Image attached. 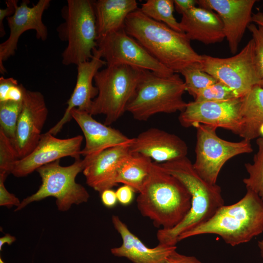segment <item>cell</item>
<instances>
[{"label":"cell","mask_w":263,"mask_h":263,"mask_svg":"<svg viewBox=\"0 0 263 263\" xmlns=\"http://www.w3.org/2000/svg\"><path fill=\"white\" fill-rule=\"evenodd\" d=\"M60 160L44 165L38 171L41 179V184L36 192L24 198L15 211L19 210L29 204L39 201L48 197L56 199L57 209L61 211L68 210L73 205L87 202L90 195L82 185L77 183L75 178L89 163L88 160L75 159L68 166H62Z\"/></svg>","instance_id":"8"},{"label":"cell","mask_w":263,"mask_h":263,"mask_svg":"<svg viewBox=\"0 0 263 263\" xmlns=\"http://www.w3.org/2000/svg\"><path fill=\"white\" fill-rule=\"evenodd\" d=\"M124 29L159 62L175 73L202 62V55L194 50L184 33L152 19L139 8L128 16Z\"/></svg>","instance_id":"1"},{"label":"cell","mask_w":263,"mask_h":263,"mask_svg":"<svg viewBox=\"0 0 263 263\" xmlns=\"http://www.w3.org/2000/svg\"><path fill=\"white\" fill-rule=\"evenodd\" d=\"M241 97L236 92L222 82L216 83L199 92L194 97L196 102L222 101Z\"/></svg>","instance_id":"30"},{"label":"cell","mask_w":263,"mask_h":263,"mask_svg":"<svg viewBox=\"0 0 263 263\" xmlns=\"http://www.w3.org/2000/svg\"><path fill=\"white\" fill-rule=\"evenodd\" d=\"M130 145L107 149L92 160L83 170L87 184L100 194L117 186L118 169L132 153Z\"/></svg>","instance_id":"21"},{"label":"cell","mask_w":263,"mask_h":263,"mask_svg":"<svg viewBox=\"0 0 263 263\" xmlns=\"http://www.w3.org/2000/svg\"><path fill=\"white\" fill-rule=\"evenodd\" d=\"M5 178L0 177V206L11 208L13 206L19 207L21 202L18 198L10 193L4 186Z\"/></svg>","instance_id":"34"},{"label":"cell","mask_w":263,"mask_h":263,"mask_svg":"<svg viewBox=\"0 0 263 263\" xmlns=\"http://www.w3.org/2000/svg\"><path fill=\"white\" fill-rule=\"evenodd\" d=\"M258 247L259 248L261 257L263 260V240H259L258 242Z\"/></svg>","instance_id":"42"},{"label":"cell","mask_w":263,"mask_h":263,"mask_svg":"<svg viewBox=\"0 0 263 263\" xmlns=\"http://www.w3.org/2000/svg\"><path fill=\"white\" fill-rule=\"evenodd\" d=\"M242 98L222 101H192L178 117L185 128L202 124L230 131L238 135L241 130Z\"/></svg>","instance_id":"12"},{"label":"cell","mask_w":263,"mask_h":263,"mask_svg":"<svg viewBox=\"0 0 263 263\" xmlns=\"http://www.w3.org/2000/svg\"><path fill=\"white\" fill-rule=\"evenodd\" d=\"M146 70L125 64L107 65L94 78L98 94L93 100L90 114H103L105 124L116 122L127 107Z\"/></svg>","instance_id":"6"},{"label":"cell","mask_w":263,"mask_h":263,"mask_svg":"<svg viewBox=\"0 0 263 263\" xmlns=\"http://www.w3.org/2000/svg\"><path fill=\"white\" fill-rule=\"evenodd\" d=\"M83 140V137L80 135L59 139L48 132L42 134L35 149L15 162L11 173L17 177H24L40 167L63 157L80 159Z\"/></svg>","instance_id":"14"},{"label":"cell","mask_w":263,"mask_h":263,"mask_svg":"<svg viewBox=\"0 0 263 263\" xmlns=\"http://www.w3.org/2000/svg\"><path fill=\"white\" fill-rule=\"evenodd\" d=\"M174 0H147L139 9L146 16L156 21L163 23L173 30L183 32L179 22L173 15Z\"/></svg>","instance_id":"26"},{"label":"cell","mask_w":263,"mask_h":263,"mask_svg":"<svg viewBox=\"0 0 263 263\" xmlns=\"http://www.w3.org/2000/svg\"><path fill=\"white\" fill-rule=\"evenodd\" d=\"M97 44L106 66L125 64L166 76L175 73L128 34L124 28L98 38Z\"/></svg>","instance_id":"11"},{"label":"cell","mask_w":263,"mask_h":263,"mask_svg":"<svg viewBox=\"0 0 263 263\" xmlns=\"http://www.w3.org/2000/svg\"><path fill=\"white\" fill-rule=\"evenodd\" d=\"M70 115L83 133L86 143L80 154L84 158L92 160L107 149L130 144L132 141V138L127 137L119 130L98 122L87 112L75 108Z\"/></svg>","instance_id":"19"},{"label":"cell","mask_w":263,"mask_h":263,"mask_svg":"<svg viewBox=\"0 0 263 263\" xmlns=\"http://www.w3.org/2000/svg\"><path fill=\"white\" fill-rule=\"evenodd\" d=\"M17 0H8L5 1L6 7L0 9V37L5 35L3 20L5 18L11 16L15 13L17 6L18 5Z\"/></svg>","instance_id":"36"},{"label":"cell","mask_w":263,"mask_h":263,"mask_svg":"<svg viewBox=\"0 0 263 263\" xmlns=\"http://www.w3.org/2000/svg\"><path fill=\"white\" fill-rule=\"evenodd\" d=\"M193 127L196 129V158L193 166L198 175L209 184H216L219 173L228 160L253 151L250 141H229L218 136L215 127L202 124Z\"/></svg>","instance_id":"9"},{"label":"cell","mask_w":263,"mask_h":263,"mask_svg":"<svg viewBox=\"0 0 263 263\" xmlns=\"http://www.w3.org/2000/svg\"><path fill=\"white\" fill-rule=\"evenodd\" d=\"M50 2V0H39L30 7L28 6L29 0H23L17 6L14 14L6 18L10 33L7 39L0 44L1 74L6 73L3 61L15 55L19 38L24 32L34 30L38 39L43 41L46 40L48 33L46 26L43 22L42 16Z\"/></svg>","instance_id":"13"},{"label":"cell","mask_w":263,"mask_h":263,"mask_svg":"<svg viewBox=\"0 0 263 263\" xmlns=\"http://www.w3.org/2000/svg\"><path fill=\"white\" fill-rule=\"evenodd\" d=\"M200 64L196 63L189 65L179 73L184 77L186 91L193 98L199 92L218 81L202 70Z\"/></svg>","instance_id":"28"},{"label":"cell","mask_w":263,"mask_h":263,"mask_svg":"<svg viewBox=\"0 0 263 263\" xmlns=\"http://www.w3.org/2000/svg\"><path fill=\"white\" fill-rule=\"evenodd\" d=\"M159 164L178 179L191 196V208L184 219L175 227L159 229L157 233L159 244L176 245L181 234L209 220L224 205V200L221 187L201 178L187 156Z\"/></svg>","instance_id":"3"},{"label":"cell","mask_w":263,"mask_h":263,"mask_svg":"<svg viewBox=\"0 0 263 263\" xmlns=\"http://www.w3.org/2000/svg\"><path fill=\"white\" fill-rule=\"evenodd\" d=\"M139 193L136 201L141 214L163 229L179 224L191 208V196L187 188L156 163Z\"/></svg>","instance_id":"2"},{"label":"cell","mask_w":263,"mask_h":263,"mask_svg":"<svg viewBox=\"0 0 263 263\" xmlns=\"http://www.w3.org/2000/svg\"><path fill=\"white\" fill-rule=\"evenodd\" d=\"M106 62L97 48L93 51L92 58L77 65L76 81L73 92L67 102V107L59 121L47 132L56 135L63 127L72 119L71 111L75 108L90 113L93 100L98 94V90L93 85L96 73Z\"/></svg>","instance_id":"17"},{"label":"cell","mask_w":263,"mask_h":263,"mask_svg":"<svg viewBox=\"0 0 263 263\" xmlns=\"http://www.w3.org/2000/svg\"><path fill=\"white\" fill-rule=\"evenodd\" d=\"M174 4L177 12L182 15L197 5L196 0H174Z\"/></svg>","instance_id":"39"},{"label":"cell","mask_w":263,"mask_h":263,"mask_svg":"<svg viewBox=\"0 0 263 263\" xmlns=\"http://www.w3.org/2000/svg\"><path fill=\"white\" fill-rule=\"evenodd\" d=\"M94 0H68L61 9L64 22L57 28L59 38L67 43L63 51L64 65H77L90 60L98 38Z\"/></svg>","instance_id":"5"},{"label":"cell","mask_w":263,"mask_h":263,"mask_svg":"<svg viewBox=\"0 0 263 263\" xmlns=\"http://www.w3.org/2000/svg\"><path fill=\"white\" fill-rule=\"evenodd\" d=\"M186 91L184 81L178 74L166 76L147 71L126 112L138 121H147L159 113H181L188 103L183 98Z\"/></svg>","instance_id":"7"},{"label":"cell","mask_w":263,"mask_h":263,"mask_svg":"<svg viewBox=\"0 0 263 263\" xmlns=\"http://www.w3.org/2000/svg\"><path fill=\"white\" fill-rule=\"evenodd\" d=\"M153 163L144 155L132 153L118 169L117 184L128 185L139 193L149 179Z\"/></svg>","instance_id":"25"},{"label":"cell","mask_w":263,"mask_h":263,"mask_svg":"<svg viewBox=\"0 0 263 263\" xmlns=\"http://www.w3.org/2000/svg\"><path fill=\"white\" fill-rule=\"evenodd\" d=\"M200 66L202 70L227 85L241 97L261 83L252 38L239 53L229 57L203 55Z\"/></svg>","instance_id":"10"},{"label":"cell","mask_w":263,"mask_h":263,"mask_svg":"<svg viewBox=\"0 0 263 263\" xmlns=\"http://www.w3.org/2000/svg\"><path fill=\"white\" fill-rule=\"evenodd\" d=\"M181 30L190 40L208 45L225 38L224 26L219 16L213 11L195 6L182 15Z\"/></svg>","instance_id":"22"},{"label":"cell","mask_w":263,"mask_h":263,"mask_svg":"<svg viewBox=\"0 0 263 263\" xmlns=\"http://www.w3.org/2000/svg\"><path fill=\"white\" fill-rule=\"evenodd\" d=\"M94 5L97 39L124 28L128 16L139 8L136 0H97Z\"/></svg>","instance_id":"23"},{"label":"cell","mask_w":263,"mask_h":263,"mask_svg":"<svg viewBox=\"0 0 263 263\" xmlns=\"http://www.w3.org/2000/svg\"><path fill=\"white\" fill-rule=\"evenodd\" d=\"M100 194L101 202L105 207L112 208L116 206L118 202L116 192L112 188L104 190Z\"/></svg>","instance_id":"38"},{"label":"cell","mask_w":263,"mask_h":263,"mask_svg":"<svg viewBox=\"0 0 263 263\" xmlns=\"http://www.w3.org/2000/svg\"><path fill=\"white\" fill-rule=\"evenodd\" d=\"M112 221L122 240L120 246L111 249L115 256L126 258L132 263H166L169 256L176 249V245L159 244L154 247H148L130 230L118 216L113 215Z\"/></svg>","instance_id":"20"},{"label":"cell","mask_w":263,"mask_h":263,"mask_svg":"<svg viewBox=\"0 0 263 263\" xmlns=\"http://www.w3.org/2000/svg\"><path fill=\"white\" fill-rule=\"evenodd\" d=\"M48 113V110L42 94L38 91L26 90L13 145L19 159L28 155L37 145Z\"/></svg>","instance_id":"15"},{"label":"cell","mask_w":263,"mask_h":263,"mask_svg":"<svg viewBox=\"0 0 263 263\" xmlns=\"http://www.w3.org/2000/svg\"><path fill=\"white\" fill-rule=\"evenodd\" d=\"M22 105V102L6 101L0 102V129L15 142L17 123Z\"/></svg>","instance_id":"29"},{"label":"cell","mask_w":263,"mask_h":263,"mask_svg":"<svg viewBox=\"0 0 263 263\" xmlns=\"http://www.w3.org/2000/svg\"><path fill=\"white\" fill-rule=\"evenodd\" d=\"M166 263H202L197 258L180 254L174 250L168 257Z\"/></svg>","instance_id":"37"},{"label":"cell","mask_w":263,"mask_h":263,"mask_svg":"<svg viewBox=\"0 0 263 263\" xmlns=\"http://www.w3.org/2000/svg\"><path fill=\"white\" fill-rule=\"evenodd\" d=\"M18 159L13 145L0 129V176L6 179L12 173L14 165Z\"/></svg>","instance_id":"31"},{"label":"cell","mask_w":263,"mask_h":263,"mask_svg":"<svg viewBox=\"0 0 263 263\" xmlns=\"http://www.w3.org/2000/svg\"><path fill=\"white\" fill-rule=\"evenodd\" d=\"M256 0H198V6L214 11L220 17L230 52L236 54L252 22Z\"/></svg>","instance_id":"16"},{"label":"cell","mask_w":263,"mask_h":263,"mask_svg":"<svg viewBox=\"0 0 263 263\" xmlns=\"http://www.w3.org/2000/svg\"><path fill=\"white\" fill-rule=\"evenodd\" d=\"M252 22L263 28V12L258 11L254 13H253Z\"/></svg>","instance_id":"41"},{"label":"cell","mask_w":263,"mask_h":263,"mask_svg":"<svg viewBox=\"0 0 263 263\" xmlns=\"http://www.w3.org/2000/svg\"><path fill=\"white\" fill-rule=\"evenodd\" d=\"M130 150L160 164L186 157L188 152L187 144L180 137L157 128H149L132 138Z\"/></svg>","instance_id":"18"},{"label":"cell","mask_w":263,"mask_h":263,"mask_svg":"<svg viewBox=\"0 0 263 263\" xmlns=\"http://www.w3.org/2000/svg\"><path fill=\"white\" fill-rule=\"evenodd\" d=\"M16 238L15 236H12L9 234H6L4 236L0 238V250H2V248L4 244H7L10 245L12 244L15 241Z\"/></svg>","instance_id":"40"},{"label":"cell","mask_w":263,"mask_h":263,"mask_svg":"<svg viewBox=\"0 0 263 263\" xmlns=\"http://www.w3.org/2000/svg\"><path fill=\"white\" fill-rule=\"evenodd\" d=\"M247 29L254 40L256 61L261 79L260 86L263 89V28L250 23Z\"/></svg>","instance_id":"33"},{"label":"cell","mask_w":263,"mask_h":263,"mask_svg":"<svg viewBox=\"0 0 263 263\" xmlns=\"http://www.w3.org/2000/svg\"><path fill=\"white\" fill-rule=\"evenodd\" d=\"M258 151L253 157L252 163L244 164L248 174L243 179L246 189L257 193L263 202V137L256 139Z\"/></svg>","instance_id":"27"},{"label":"cell","mask_w":263,"mask_h":263,"mask_svg":"<svg viewBox=\"0 0 263 263\" xmlns=\"http://www.w3.org/2000/svg\"><path fill=\"white\" fill-rule=\"evenodd\" d=\"M260 132V135H262L263 136V125L261 127Z\"/></svg>","instance_id":"43"},{"label":"cell","mask_w":263,"mask_h":263,"mask_svg":"<svg viewBox=\"0 0 263 263\" xmlns=\"http://www.w3.org/2000/svg\"><path fill=\"white\" fill-rule=\"evenodd\" d=\"M26 88L13 77L0 78V102L6 101L22 102Z\"/></svg>","instance_id":"32"},{"label":"cell","mask_w":263,"mask_h":263,"mask_svg":"<svg viewBox=\"0 0 263 263\" xmlns=\"http://www.w3.org/2000/svg\"><path fill=\"white\" fill-rule=\"evenodd\" d=\"M0 263H5L2 260L1 257H0Z\"/></svg>","instance_id":"44"},{"label":"cell","mask_w":263,"mask_h":263,"mask_svg":"<svg viewBox=\"0 0 263 263\" xmlns=\"http://www.w3.org/2000/svg\"><path fill=\"white\" fill-rule=\"evenodd\" d=\"M135 191L131 187L124 185L115 191L118 202L122 206H127L133 200Z\"/></svg>","instance_id":"35"},{"label":"cell","mask_w":263,"mask_h":263,"mask_svg":"<svg viewBox=\"0 0 263 263\" xmlns=\"http://www.w3.org/2000/svg\"><path fill=\"white\" fill-rule=\"evenodd\" d=\"M236 203L223 206L207 221L181 234L179 242L203 234H215L235 246L250 242L263 232V202L259 195L246 189Z\"/></svg>","instance_id":"4"},{"label":"cell","mask_w":263,"mask_h":263,"mask_svg":"<svg viewBox=\"0 0 263 263\" xmlns=\"http://www.w3.org/2000/svg\"><path fill=\"white\" fill-rule=\"evenodd\" d=\"M240 118L239 136L250 141L260 137V131L263 125V89L259 85L242 97Z\"/></svg>","instance_id":"24"}]
</instances>
